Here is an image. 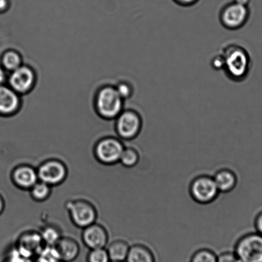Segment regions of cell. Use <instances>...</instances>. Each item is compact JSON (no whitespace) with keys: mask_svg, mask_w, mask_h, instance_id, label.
Returning a JSON list of instances; mask_svg holds the SVG:
<instances>
[{"mask_svg":"<svg viewBox=\"0 0 262 262\" xmlns=\"http://www.w3.org/2000/svg\"><path fill=\"white\" fill-rule=\"evenodd\" d=\"M225 60L223 73L233 82H242L250 72L251 60L248 51L236 42H229L220 51Z\"/></svg>","mask_w":262,"mask_h":262,"instance_id":"1","label":"cell"},{"mask_svg":"<svg viewBox=\"0 0 262 262\" xmlns=\"http://www.w3.org/2000/svg\"><path fill=\"white\" fill-rule=\"evenodd\" d=\"M95 107L101 118L113 121L124 110V100L119 95L115 85H105L96 94Z\"/></svg>","mask_w":262,"mask_h":262,"instance_id":"2","label":"cell"},{"mask_svg":"<svg viewBox=\"0 0 262 262\" xmlns=\"http://www.w3.org/2000/svg\"><path fill=\"white\" fill-rule=\"evenodd\" d=\"M143 120L138 111L134 108L124 109L115 119V130L120 139L132 141L141 134Z\"/></svg>","mask_w":262,"mask_h":262,"instance_id":"3","label":"cell"},{"mask_svg":"<svg viewBox=\"0 0 262 262\" xmlns=\"http://www.w3.org/2000/svg\"><path fill=\"white\" fill-rule=\"evenodd\" d=\"M71 222L79 228L83 229L96 223L98 212L95 206L88 200L78 199L68 201L65 205Z\"/></svg>","mask_w":262,"mask_h":262,"instance_id":"4","label":"cell"},{"mask_svg":"<svg viewBox=\"0 0 262 262\" xmlns=\"http://www.w3.org/2000/svg\"><path fill=\"white\" fill-rule=\"evenodd\" d=\"M234 252L243 262H262V235L256 231L241 236Z\"/></svg>","mask_w":262,"mask_h":262,"instance_id":"5","label":"cell"},{"mask_svg":"<svg viewBox=\"0 0 262 262\" xmlns=\"http://www.w3.org/2000/svg\"><path fill=\"white\" fill-rule=\"evenodd\" d=\"M120 139L106 137L99 140L94 147V154L97 161L105 165L118 164L124 149Z\"/></svg>","mask_w":262,"mask_h":262,"instance_id":"6","label":"cell"},{"mask_svg":"<svg viewBox=\"0 0 262 262\" xmlns=\"http://www.w3.org/2000/svg\"><path fill=\"white\" fill-rule=\"evenodd\" d=\"M190 197L201 205H208L217 199L220 191L213 177L201 175L192 180L189 186Z\"/></svg>","mask_w":262,"mask_h":262,"instance_id":"7","label":"cell"},{"mask_svg":"<svg viewBox=\"0 0 262 262\" xmlns=\"http://www.w3.org/2000/svg\"><path fill=\"white\" fill-rule=\"evenodd\" d=\"M37 171L39 180L52 187L63 184L68 175L67 165L62 160L56 159L42 162L37 167Z\"/></svg>","mask_w":262,"mask_h":262,"instance_id":"8","label":"cell"},{"mask_svg":"<svg viewBox=\"0 0 262 262\" xmlns=\"http://www.w3.org/2000/svg\"><path fill=\"white\" fill-rule=\"evenodd\" d=\"M248 6L233 2L226 5L220 12L219 20L221 25L228 30H237L242 29L249 18Z\"/></svg>","mask_w":262,"mask_h":262,"instance_id":"9","label":"cell"},{"mask_svg":"<svg viewBox=\"0 0 262 262\" xmlns=\"http://www.w3.org/2000/svg\"><path fill=\"white\" fill-rule=\"evenodd\" d=\"M35 81V71L28 65H21L12 71L9 78L10 86L19 95L30 92L34 88Z\"/></svg>","mask_w":262,"mask_h":262,"instance_id":"10","label":"cell"},{"mask_svg":"<svg viewBox=\"0 0 262 262\" xmlns=\"http://www.w3.org/2000/svg\"><path fill=\"white\" fill-rule=\"evenodd\" d=\"M81 240L90 249L105 248L108 242V231L103 225L95 223L83 229Z\"/></svg>","mask_w":262,"mask_h":262,"instance_id":"11","label":"cell"},{"mask_svg":"<svg viewBox=\"0 0 262 262\" xmlns=\"http://www.w3.org/2000/svg\"><path fill=\"white\" fill-rule=\"evenodd\" d=\"M11 180L18 189L29 190L39 181L37 169L29 164L17 165L12 170Z\"/></svg>","mask_w":262,"mask_h":262,"instance_id":"12","label":"cell"},{"mask_svg":"<svg viewBox=\"0 0 262 262\" xmlns=\"http://www.w3.org/2000/svg\"><path fill=\"white\" fill-rule=\"evenodd\" d=\"M21 96L10 86L0 85V114L11 116L21 106Z\"/></svg>","mask_w":262,"mask_h":262,"instance_id":"13","label":"cell"},{"mask_svg":"<svg viewBox=\"0 0 262 262\" xmlns=\"http://www.w3.org/2000/svg\"><path fill=\"white\" fill-rule=\"evenodd\" d=\"M61 262H72L78 258L80 246L77 241L69 236H62L54 246Z\"/></svg>","mask_w":262,"mask_h":262,"instance_id":"14","label":"cell"},{"mask_svg":"<svg viewBox=\"0 0 262 262\" xmlns=\"http://www.w3.org/2000/svg\"><path fill=\"white\" fill-rule=\"evenodd\" d=\"M213 178L219 191L221 193L230 192L237 185V177L235 173L230 169L219 170Z\"/></svg>","mask_w":262,"mask_h":262,"instance_id":"15","label":"cell"},{"mask_svg":"<svg viewBox=\"0 0 262 262\" xmlns=\"http://www.w3.org/2000/svg\"><path fill=\"white\" fill-rule=\"evenodd\" d=\"M126 262H156L154 253L149 248L137 244L129 248Z\"/></svg>","mask_w":262,"mask_h":262,"instance_id":"16","label":"cell"},{"mask_svg":"<svg viewBox=\"0 0 262 262\" xmlns=\"http://www.w3.org/2000/svg\"><path fill=\"white\" fill-rule=\"evenodd\" d=\"M130 246L124 240H116L108 244L106 251L111 261H125Z\"/></svg>","mask_w":262,"mask_h":262,"instance_id":"17","label":"cell"},{"mask_svg":"<svg viewBox=\"0 0 262 262\" xmlns=\"http://www.w3.org/2000/svg\"><path fill=\"white\" fill-rule=\"evenodd\" d=\"M29 191L33 200L36 202H43L49 199L52 195V187L39 180Z\"/></svg>","mask_w":262,"mask_h":262,"instance_id":"18","label":"cell"},{"mask_svg":"<svg viewBox=\"0 0 262 262\" xmlns=\"http://www.w3.org/2000/svg\"><path fill=\"white\" fill-rule=\"evenodd\" d=\"M43 243L47 246H54L62 237V231L58 226L49 225L45 226L39 234Z\"/></svg>","mask_w":262,"mask_h":262,"instance_id":"19","label":"cell"},{"mask_svg":"<svg viewBox=\"0 0 262 262\" xmlns=\"http://www.w3.org/2000/svg\"><path fill=\"white\" fill-rule=\"evenodd\" d=\"M2 63L4 67L9 71H14L23 65V58L21 53L16 50H9L5 53Z\"/></svg>","mask_w":262,"mask_h":262,"instance_id":"20","label":"cell"},{"mask_svg":"<svg viewBox=\"0 0 262 262\" xmlns=\"http://www.w3.org/2000/svg\"><path fill=\"white\" fill-rule=\"evenodd\" d=\"M140 155L137 150L134 147H124L119 163L126 168L134 167L138 164Z\"/></svg>","mask_w":262,"mask_h":262,"instance_id":"21","label":"cell"},{"mask_svg":"<svg viewBox=\"0 0 262 262\" xmlns=\"http://www.w3.org/2000/svg\"><path fill=\"white\" fill-rule=\"evenodd\" d=\"M190 262H217V255L209 249H200L192 254Z\"/></svg>","mask_w":262,"mask_h":262,"instance_id":"22","label":"cell"},{"mask_svg":"<svg viewBox=\"0 0 262 262\" xmlns=\"http://www.w3.org/2000/svg\"><path fill=\"white\" fill-rule=\"evenodd\" d=\"M115 88L119 95L124 101L132 98L135 93L133 84L126 80H120L116 84Z\"/></svg>","mask_w":262,"mask_h":262,"instance_id":"23","label":"cell"},{"mask_svg":"<svg viewBox=\"0 0 262 262\" xmlns=\"http://www.w3.org/2000/svg\"><path fill=\"white\" fill-rule=\"evenodd\" d=\"M86 262H111L106 248L90 249L86 256Z\"/></svg>","mask_w":262,"mask_h":262,"instance_id":"24","label":"cell"},{"mask_svg":"<svg viewBox=\"0 0 262 262\" xmlns=\"http://www.w3.org/2000/svg\"><path fill=\"white\" fill-rule=\"evenodd\" d=\"M210 65L214 70L223 71L225 66V60H224L222 53L220 52L213 56L210 60Z\"/></svg>","mask_w":262,"mask_h":262,"instance_id":"25","label":"cell"},{"mask_svg":"<svg viewBox=\"0 0 262 262\" xmlns=\"http://www.w3.org/2000/svg\"><path fill=\"white\" fill-rule=\"evenodd\" d=\"M217 262H243L235 252H224L217 256Z\"/></svg>","mask_w":262,"mask_h":262,"instance_id":"26","label":"cell"},{"mask_svg":"<svg viewBox=\"0 0 262 262\" xmlns=\"http://www.w3.org/2000/svg\"><path fill=\"white\" fill-rule=\"evenodd\" d=\"M254 228L256 229V232L262 235V211L256 216L254 220Z\"/></svg>","mask_w":262,"mask_h":262,"instance_id":"27","label":"cell"},{"mask_svg":"<svg viewBox=\"0 0 262 262\" xmlns=\"http://www.w3.org/2000/svg\"><path fill=\"white\" fill-rule=\"evenodd\" d=\"M180 6L184 7L192 6L198 2V0H174Z\"/></svg>","mask_w":262,"mask_h":262,"instance_id":"28","label":"cell"},{"mask_svg":"<svg viewBox=\"0 0 262 262\" xmlns=\"http://www.w3.org/2000/svg\"><path fill=\"white\" fill-rule=\"evenodd\" d=\"M5 207H6V202H5L4 197L0 194V215L4 212Z\"/></svg>","mask_w":262,"mask_h":262,"instance_id":"29","label":"cell"},{"mask_svg":"<svg viewBox=\"0 0 262 262\" xmlns=\"http://www.w3.org/2000/svg\"><path fill=\"white\" fill-rule=\"evenodd\" d=\"M8 7V1L7 0H0V11H4Z\"/></svg>","mask_w":262,"mask_h":262,"instance_id":"30","label":"cell"},{"mask_svg":"<svg viewBox=\"0 0 262 262\" xmlns=\"http://www.w3.org/2000/svg\"><path fill=\"white\" fill-rule=\"evenodd\" d=\"M6 73L3 69L0 67V85L4 83L5 80H6Z\"/></svg>","mask_w":262,"mask_h":262,"instance_id":"31","label":"cell"},{"mask_svg":"<svg viewBox=\"0 0 262 262\" xmlns=\"http://www.w3.org/2000/svg\"><path fill=\"white\" fill-rule=\"evenodd\" d=\"M233 2L242 6H248L250 0H234Z\"/></svg>","mask_w":262,"mask_h":262,"instance_id":"32","label":"cell"},{"mask_svg":"<svg viewBox=\"0 0 262 262\" xmlns=\"http://www.w3.org/2000/svg\"><path fill=\"white\" fill-rule=\"evenodd\" d=\"M3 262H24L21 259H16L14 258H9L7 259H5V261Z\"/></svg>","mask_w":262,"mask_h":262,"instance_id":"33","label":"cell"},{"mask_svg":"<svg viewBox=\"0 0 262 262\" xmlns=\"http://www.w3.org/2000/svg\"><path fill=\"white\" fill-rule=\"evenodd\" d=\"M111 262H126V261H111Z\"/></svg>","mask_w":262,"mask_h":262,"instance_id":"34","label":"cell"}]
</instances>
